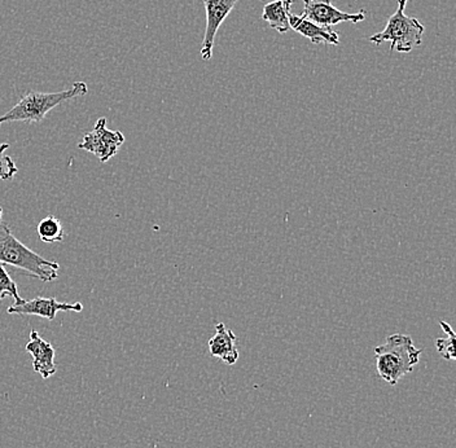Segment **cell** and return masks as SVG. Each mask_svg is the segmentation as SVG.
<instances>
[{
	"instance_id": "obj_1",
	"label": "cell",
	"mask_w": 456,
	"mask_h": 448,
	"mask_svg": "<svg viewBox=\"0 0 456 448\" xmlns=\"http://www.w3.org/2000/svg\"><path fill=\"white\" fill-rule=\"evenodd\" d=\"M0 264L21 268L41 281L51 282L59 278V264L43 258L38 253L28 249L3 221L0 208Z\"/></svg>"
},
{
	"instance_id": "obj_2",
	"label": "cell",
	"mask_w": 456,
	"mask_h": 448,
	"mask_svg": "<svg viewBox=\"0 0 456 448\" xmlns=\"http://www.w3.org/2000/svg\"><path fill=\"white\" fill-rule=\"evenodd\" d=\"M423 351L416 349L412 338L406 335H392L376 347V368L379 376L389 385L398 384L399 379L412 372L420 361Z\"/></svg>"
},
{
	"instance_id": "obj_3",
	"label": "cell",
	"mask_w": 456,
	"mask_h": 448,
	"mask_svg": "<svg viewBox=\"0 0 456 448\" xmlns=\"http://www.w3.org/2000/svg\"><path fill=\"white\" fill-rule=\"evenodd\" d=\"M88 94L86 82H76L69 90L60 93L28 91L7 113L0 117V125L7 122H42L53 108Z\"/></svg>"
},
{
	"instance_id": "obj_4",
	"label": "cell",
	"mask_w": 456,
	"mask_h": 448,
	"mask_svg": "<svg viewBox=\"0 0 456 448\" xmlns=\"http://www.w3.org/2000/svg\"><path fill=\"white\" fill-rule=\"evenodd\" d=\"M409 0H398V8L387 20L383 31L370 37V42L380 45L390 43V53H409L423 43L426 27L415 17L404 13Z\"/></svg>"
},
{
	"instance_id": "obj_5",
	"label": "cell",
	"mask_w": 456,
	"mask_h": 448,
	"mask_svg": "<svg viewBox=\"0 0 456 448\" xmlns=\"http://www.w3.org/2000/svg\"><path fill=\"white\" fill-rule=\"evenodd\" d=\"M125 136L121 131H112L107 127V118L102 117L96 122L93 131L86 134L82 142L79 143V150L95 154L100 162L105 164L113 156H116L119 148L124 145Z\"/></svg>"
},
{
	"instance_id": "obj_6",
	"label": "cell",
	"mask_w": 456,
	"mask_h": 448,
	"mask_svg": "<svg viewBox=\"0 0 456 448\" xmlns=\"http://www.w3.org/2000/svg\"><path fill=\"white\" fill-rule=\"evenodd\" d=\"M304 12L301 16L322 28H332L341 22H358L366 20V12L346 13L338 10L332 0H304Z\"/></svg>"
},
{
	"instance_id": "obj_7",
	"label": "cell",
	"mask_w": 456,
	"mask_h": 448,
	"mask_svg": "<svg viewBox=\"0 0 456 448\" xmlns=\"http://www.w3.org/2000/svg\"><path fill=\"white\" fill-rule=\"evenodd\" d=\"M238 2L239 0H204L207 28H205L204 41H202L200 53L205 61H209L212 59L216 33Z\"/></svg>"
},
{
	"instance_id": "obj_8",
	"label": "cell",
	"mask_w": 456,
	"mask_h": 448,
	"mask_svg": "<svg viewBox=\"0 0 456 448\" xmlns=\"http://www.w3.org/2000/svg\"><path fill=\"white\" fill-rule=\"evenodd\" d=\"M84 310V305L79 304H65L59 302L53 297H37L30 301H22L21 304H13L8 308L10 315H37L41 318L53 322L56 318V314L60 311H73V313H81Z\"/></svg>"
},
{
	"instance_id": "obj_9",
	"label": "cell",
	"mask_w": 456,
	"mask_h": 448,
	"mask_svg": "<svg viewBox=\"0 0 456 448\" xmlns=\"http://www.w3.org/2000/svg\"><path fill=\"white\" fill-rule=\"evenodd\" d=\"M25 350L33 356V370L41 375L43 379H48L55 375V349L50 342L45 341L37 330H31L30 341L28 342Z\"/></svg>"
},
{
	"instance_id": "obj_10",
	"label": "cell",
	"mask_w": 456,
	"mask_h": 448,
	"mask_svg": "<svg viewBox=\"0 0 456 448\" xmlns=\"http://www.w3.org/2000/svg\"><path fill=\"white\" fill-rule=\"evenodd\" d=\"M289 25L292 30L309 39L314 45H340V37L332 28H322L309 20L304 19L301 14H289Z\"/></svg>"
},
{
	"instance_id": "obj_11",
	"label": "cell",
	"mask_w": 456,
	"mask_h": 448,
	"mask_svg": "<svg viewBox=\"0 0 456 448\" xmlns=\"http://www.w3.org/2000/svg\"><path fill=\"white\" fill-rule=\"evenodd\" d=\"M238 337L231 330H227L224 322L216 327V336L209 341V351L213 356L221 359L228 365H233L239 361V350L236 347Z\"/></svg>"
},
{
	"instance_id": "obj_12",
	"label": "cell",
	"mask_w": 456,
	"mask_h": 448,
	"mask_svg": "<svg viewBox=\"0 0 456 448\" xmlns=\"http://www.w3.org/2000/svg\"><path fill=\"white\" fill-rule=\"evenodd\" d=\"M292 5L293 0H273L267 3L264 7L262 19L278 33H287L290 30L289 14Z\"/></svg>"
},
{
	"instance_id": "obj_13",
	"label": "cell",
	"mask_w": 456,
	"mask_h": 448,
	"mask_svg": "<svg viewBox=\"0 0 456 448\" xmlns=\"http://www.w3.org/2000/svg\"><path fill=\"white\" fill-rule=\"evenodd\" d=\"M39 239L45 244H56L64 240V230H62L61 222L53 216H45L37 227Z\"/></svg>"
},
{
	"instance_id": "obj_14",
	"label": "cell",
	"mask_w": 456,
	"mask_h": 448,
	"mask_svg": "<svg viewBox=\"0 0 456 448\" xmlns=\"http://www.w3.org/2000/svg\"><path fill=\"white\" fill-rule=\"evenodd\" d=\"M440 325L444 332L446 333V338H438L436 341L438 353L441 354L442 358L446 361H455V333L452 330V325L449 322H440Z\"/></svg>"
},
{
	"instance_id": "obj_15",
	"label": "cell",
	"mask_w": 456,
	"mask_h": 448,
	"mask_svg": "<svg viewBox=\"0 0 456 448\" xmlns=\"http://www.w3.org/2000/svg\"><path fill=\"white\" fill-rule=\"evenodd\" d=\"M5 297L13 298V304H21V302L24 301V299L20 297L19 288H17L16 282L8 275L4 265L0 264V299H4Z\"/></svg>"
},
{
	"instance_id": "obj_16",
	"label": "cell",
	"mask_w": 456,
	"mask_h": 448,
	"mask_svg": "<svg viewBox=\"0 0 456 448\" xmlns=\"http://www.w3.org/2000/svg\"><path fill=\"white\" fill-rule=\"evenodd\" d=\"M8 150H10V144L7 143L0 144V181H11L19 173V167L14 164L12 157L7 154Z\"/></svg>"
}]
</instances>
